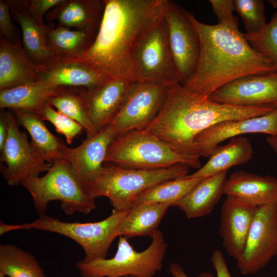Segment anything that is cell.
I'll list each match as a JSON object with an SVG mask.
<instances>
[{
  "instance_id": "obj_1",
  "label": "cell",
  "mask_w": 277,
  "mask_h": 277,
  "mask_svg": "<svg viewBox=\"0 0 277 277\" xmlns=\"http://www.w3.org/2000/svg\"><path fill=\"white\" fill-rule=\"evenodd\" d=\"M200 41L199 60L194 74L182 85L206 97L223 85L251 74L277 71L255 51L239 28L238 18L208 25L189 13Z\"/></svg>"
},
{
  "instance_id": "obj_2",
  "label": "cell",
  "mask_w": 277,
  "mask_h": 277,
  "mask_svg": "<svg viewBox=\"0 0 277 277\" xmlns=\"http://www.w3.org/2000/svg\"><path fill=\"white\" fill-rule=\"evenodd\" d=\"M276 108L277 104L249 107L220 104L177 83L168 86L160 112L144 130L181 154L199 157L194 140L206 129L225 121L264 115Z\"/></svg>"
},
{
  "instance_id": "obj_3",
  "label": "cell",
  "mask_w": 277,
  "mask_h": 277,
  "mask_svg": "<svg viewBox=\"0 0 277 277\" xmlns=\"http://www.w3.org/2000/svg\"><path fill=\"white\" fill-rule=\"evenodd\" d=\"M104 2L102 19L93 43L73 58L86 63L108 78L132 77L130 71L132 47L141 34L164 14L167 0H104Z\"/></svg>"
},
{
  "instance_id": "obj_4",
  "label": "cell",
  "mask_w": 277,
  "mask_h": 277,
  "mask_svg": "<svg viewBox=\"0 0 277 277\" xmlns=\"http://www.w3.org/2000/svg\"><path fill=\"white\" fill-rule=\"evenodd\" d=\"M189 168L179 164L167 168L146 170L105 164L85 188L92 198L105 196L113 209L128 210L142 192L162 182L187 176Z\"/></svg>"
},
{
  "instance_id": "obj_5",
  "label": "cell",
  "mask_w": 277,
  "mask_h": 277,
  "mask_svg": "<svg viewBox=\"0 0 277 277\" xmlns=\"http://www.w3.org/2000/svg\"><path fill=\"white\" fill-rule=\"evenodd\" d=\"M200 157L181 154L155 136L133 130L116 136L109 145L104 163L122 167L154 170L179 164L200 168Z\"/></svg>"
},
{
  "instance_id": "obj_6",
  "label": "cell",
  "mask_w": 277,
  "mask_h": 277,
  "mask_svg": "<svg viewBox=\"0 0 277 277\" xmlns=\"http://www.w3.org/2000/svg\"><path fill=\"white\" fill-rule=\"evenodd\" d=\"M32 196L39 215L45 214L48 203L61 202L66 214H88L96 208L92 198L81 183L72 166L65 159L54 163L43 176L23 181L21 184Z\"/></svg>"
},
{
  "instance_id": "obj_7",
  "label": "cell",
  "mask_w": 277,
  "mask_h": 277,
  "mask_svg": "<svg viewBox=\"0 0 277 277\" xmlns=\"http://www.w3.org/2000/svg\"><path fill=\"white\" fill-rule=\"evenodd\" d=\"M130 71L137 83L168 86L181 83L169 47L164 14L147 27L134 43L130 53Z\"/></svg>"
},
{
  "instance_id": "obj_8",
  "label": "cell",
  "mask_w": 277,
  "mask_h": 277,
  "mask_svg": "<svg viewBox=\"0 0 277 277\" xmlns=\"http://www.w3.org/2000/svg\"><path fill=\"white\" fill-rule=\"evenodd\" d=\"M118 237L117 249L113 258L75 264L81 276L154 277L162 270L167 244L160 230H156L151 243L142 252L136 251L125 237Z\"/></svg>"
},
{
  "instance_id": "obj_9",
  "label": "cell",
  "mask_w": 277,
  "mask_h": 277,
  "mask_svg": "<svg viewBox=\"0 0 277 277\" xmlns=\"http://www.w3.org/2000/svg\"><path fill=\"white\" fill-rule=\"evenodd\" d=\"M129 212V209H113L106 219L88 223L67 222L44 214L26 225L28 230L34 228L55 232L73 240L85 252V258L82 261L89 263L106 259L112 242L119 236L120 225Z\"/></svg>"
},
{
  "instance_id": "obj_10",
  "label": "cell",
  "mask_w": 277,
  "mask_h": 277,
  "mask_svg": "<svg viewBox=\"0 0 277 277\" xmlns=\"http://www.w3.org/2000/svg\"><path fill=\"white\" fill-rule=\"evenodd\" d=\"M6 115L8 134L1 151V163L5 164L1 171L8 184L14 186L48 171L52 165L37 154L26 133L19 130L14 114L6 112Z\"/></svg>"
},
{
  "instance_id": "obj_11",
  "label": "cell",
  "mask_w": 277,
  "mask_h": 277,
  "mask_svg": "<svg viewBox=\"0 0 277 277\" xmlns=\"http://www.w3.org/2000/svg\"><path fill=\"white\" fill-rule=\"evenodd\" d=\"M188 11L168 1L164 16L170 50L184 84L194 74L200 54V41Z\"/></svg>"
},
{
  "instance_id": "obj_12",
  "label": "cell",
  "mask_w": 277,
  "mask_h": 277,
  "mask_svg": "<svg viewBox=\"0 0 277 277\" xmlns=\"http://www.w3.org/2000/svg\"><path fill=\"white\" fill-rule=\"evenodd\" d=\"M168 86L136 83L109 125L117 136L144 130L156 116L164 103Z\"/></svg>"
},
{
  "instance_id": "obj_13",
  "label": "cell",
  "mask_w": 277,
  "mask_h": 277,
  "mask_svg": "<svg viewBox=\"0 0 277 277\" xmlns=\"http://www.w3.org/2000/svg\"><path fill=\"white\" fill-rule=\"evenodd\" d=\"M276 204H270L257 210L244 250L236 260L237 267L243 275L255 273L277 255Z\"/></svg>"
},
{
  "instance_id": "obj_14",
  "label": "cell",
  "mask_w": 277,
  "mask_h": 277,
  "mask_svg": "<svg viewBox=\"0 0 277 277\" xmlns=\"http://www.w3.org/2000/svg\"><path fill=\"white\" fill-rule=\"evenodd\" d=\"M136 83L130 76H120L109 78L94 88L77 89L97 132L110 123Z\"/></svg>"
},
{
  "instance_id": "obj_15",
  "label": "cell",
  "mask_w": 277,
  "mask_h": 277,
  "mask_svg": "<svg viewBox=\"0 0 277 277\" xmlns=\"http://www.w3.org/2000/svg\"><path fill=\"white\" fill-rule=\"evenodd\" d=\"M208 98L239 107L277 104V71L238 78L217 89Z\"/></svg>"
},
{
  "instance_id": "obj_16",
  "label": "cell",
  "mask_w": 277,
  "mask_h": 277,
  "mask_svg": "<svg viewBox=\"0 0 277 277\" xmlns=\"http://www.w3.org/2000/svg\"><path fill=\"white\" fill-rule=\"evenodd\" d=\"M250 133L277 136V108L264 115L225 121L206 129L195 138L196 155L209 157L223 141Z\"/></svg>"
},
{
  "instance_id": "obj_17",
  "label": "cell",
  "mask_w": 277,
  "mask_h": 277,
  "mask_svg": "<svg viewBox=\"0 0 277 277\" xmlns=\"http://www.w3.org/2000/svg\"><path fill=\"white\" fill-rule=\"evenodd\" d=\"M37 74L38 80L54 88L89 89L109 79L82 61L63 57L38 66Z\"/></svg>"
},
{
  "instance_id": "obj_18",
  "label": "cell",
  "mask_w": 277,
  "mask_h": 277,
  "mask_svg": "<svg viewBox=\"0 0 277 277\" xmlns=\"http://www.w3.org/2000/svg\"><path fill=\"white\" fill-rule=\"evenodd\" d=\"M116 136L108 125L79 146L64 147L63 159L72 166L84 187L103 168L108 147Z\"/></svg>"
},
{
  "instance_id": "obj_19",
  "label": "cell",
  "mask_w": 277,
  "mask_h": 277,
  "mask_svg": "<svg viewBox=\"0 0 277 277\" xmlns=\"http://www.w3.org/2000/svg\"><path fill=\"white\" fill-rule=\"evenodd\" d=\"M258 208L226 196L220 212L219 233L223 246L236 260L242 254Z\"/></svg>"
},
{
  "instance_id": "obj_20",
  "label": "cell",
  "mask_w": 277,
  "mask_h": 277,
  "mask_svg": "<svg viewBox=\"0 0 277 277\" xmlns=\"http://www.w3.org/2000/svg\"><path fill=\"white\" fill-rule=\"evenodd\" d=\"M223 194L257 208L277 203V179L244 171L232 173L226 180Z\"/></svg>"
},
{
  "instance_id": "obj_21",
  "label": "cell",
  "mask_w": 277,
  "mask_h": 277,
  "mask_svg": "<svg viewBox=\"0 0 277 277\" xmlns=\"http://www.w3.org/2000/svg\"><path fill=\"white\" fill-rule=\"evenodd\" d=\"M105 9L104 0H64L45 15L59 26L97 34Z\"/></svg>"
},
{
  "instance_id": "obj_22",
  "label": "cell",
  "mask_w": 277,
  "mask_h": 277,
  "mask_svg": "<svg viewBox=\"0 0 277 277\" xmlns=\"http://www.w3.org/2000/svg\"><path fill=\"white\" fill-rule=\"evenodd\" d=\"M37 69L21 42L13 43L0 35V90L38 81Z\"/></svg>"
},
{
  "instance_id": "obj_23",
  "label": "cell",
  "mask_w": 277,
  "mask_h": 277,
  "mask_svg": "<svg viewBox=\"0 0 277 277\" xmlns=\"http://www.w3.org/2000/svg\"><path fill=\"white\" fill-rule=\"evenodd\" d=\"M6 1L13 20L20 26L22 45L30 60L37 66H41L54 57L46 41V34L50 29L54 27V24L39 25L14 0Z\"/></svg>"
},
{
  "instance_id": "obj_24",
  "label": "cell",
  "mask_w": 277,
  "mask_h": 277,
  "mask_svg": "<svg viewBox=\"0 0 277 277\" xmlns=\"http://www.w3.org/2000/svg\"><path fill=\"white\" fill-rule=\"evenodd\" d=\"M68 88H54L41 81L0 90V108L22 110L39 115L49 100Z\"/></svg>"
},
{
  "instance_id": "obj_25",
  "label": "cell",
  "mask_w": 277,
  "mask_h": 277,
  "mask_svg": "<svg viewBox=\"0 0 277 277\" xmlns=\"http://www.w3.org/2000/svg\"><path fill=\"white\" fill-rule=\"evenodd\" d=\"M11 111L30 134L31 146L39 157L52 165L64 159L63 150L66 145L50 132L39 114L22 110Z\"/></svg>"
},
{
  "instance_id": "obj_26",
  "label": "cell",
  "mask_w": 277,
  "mask_h": 277,
  "mask_svg": "<svg viewBox=\"0 0 277 277\" xmlns=\"http://www.w3.org/2000/svg\"><path fill=\"white\" fill-rule=\"evenodd\" d=\"M253 153L252 145L248 138L242 136L231 138L227 144L217 146L207 162L187 177L203 179L227 171L231 167L248 162L252 158Z\"/></svg>"
},
{
  "instance_id": "obj_27",
  "label": "cell",
  "mask_w": 277,
  "mask_h": 277,
  "mask_svg": "<svg viewBox=\"0 0 277 277\" xmlns=\"http://www.w3.org/2000/svg\"><path fill=\"white\" fill-rule=\"evenodd\" d=\"M227 171L203 178L177 205L188 219L210 213L223 194Z\"/></svg>"
},
{
  "instance_id": "obj_28",
  "label": "cell",
  "mask_w": 277,
  "mask_h": 277,
  "mask_svg": "<svg viewBox=\"0 0 277 277\" xmlns=\"http://www.w3.org/2000/svg\"><path fill=\"white\" fill-rule=\"evenodd\" d=\"M169 207L168 205L157 204L132 207L120 225L119 236L127 239L137 236L152 238Z\"/></svg>"
},
{
  "instance_id": "obj_29",
  "label": "cell",
  "mask_w": 277,
  "mask_h": 277,
  "mask_svg": "<svg viewBox=\"0 0 277 277\" xmlns=\"http://www.w3.org/2000/svg\"><path fill=\"white\" fill-rule=\"evenodd\" d=\"M96 34L57 26L50 29L46 35L47 46L55 57L74 58L93 43Z\"/></svg>"
},
{
  "instance_id": "obj_30",
  "label": "cell",
  "mask_w": 277,
  "mask_h": 277,
  "mask_svg": "<svg viewBox=\"0 0 277 277\" xmlns=\"http://www.w3.org/2000/svg\"><path fill=\"white\" fill-rule=\"evenodd\" d=\"M185 177L167 181L148 189L134 201L133 206L143 204H166L170 206L177 204L202 180Z\"/></svg>"
},
{
  "instance_id": "obj_31",
  "label": "cell",
  "mask_w": 277,
  "mask_h": 277,
  "mask_svg": "<svg viewBox=\"0 0 277 277\" xmlns=\"http://www.w3.org/2000/svg\"><path fill=\"white\" fill-rule=\"evenodd\" d=\"M0 272L9 277H46L31 253L11 244L0 245Z\"/></svg>"
},
{
  "instance_id": "obj_32",
  "label": "cell",
  "mask_w": 277,
  "mask_h": 277,
  "mask_svg": "<svg viewBox=\"0 0 277 277\" xmlns=\"http://www.w3.org/2000/svg\"><path fill=\"white\" fill-rule=\"evenodd\" d=\"M77 89L67 88L61 94L51 97L49 103L58 111L80 124L86 132V138H89L97 131L88 116Z\"/></svg>"
},
{
  "instance_id": "obj_33",
  "label": "cell",
  "mask_w": 277,
  "mask_h": 277,
  "mask_svg": "<svg viewBox=\"0 0 277 277\" xmlns=\"http://www.w3.org/2000/svg\"><path fill=\"white\" fill-rule=\"evenodd\" d=\"M243 34L251 46L268 58L277 69V10L261 30Z\"/></svg>"
},
{
  "instance_id": "obj_34",
  "label": "cell",
  "mask_w": 277,
  "mask_h": 277,
  "mask_svg": "<svg viewBox=\"0 0 277 277\" xmlns=\"http://www.w3.org/2000/svg\"><path fill=\"white\" fill-rule=\"evenodd\" d=\"M235 11L241 16L246 33H254L267 24L264 2L262 0H233Z\"/></svg>"
},
{
  "instance_id": "obj_35",
  "label": "cell",
  "mask_w": 277,
  "mask_h": 277,
  "mask_svg": "<svg viewBox=\"0 0 277 277\" xmlns=\"http://www.w3.org/2000/svg\"><path fill=\"white\" fill-rule=\"evenodd\" d=\"M39 115L43 120L50 122L58 133L64 135L69 144H72L74 138L84 129L77 122L54 110L49 103L43 107Z\"/></svg>"
},
{
  "instance_id": "obj_36",
  "label": "cell",
  "mask_w": 277,
  "mask_h": 277,
  "mask_svg": "<svg viewBox=\"0 0 277 277\" xmlns=\"http://www.w3.org/2000/svg\"><path fill=\"white\" fill-rule=\"evenodd\" d=\"M64 0H14L38 25H44V16Z\"/></svg>"
},
{
  "instance_id": "obj_37",
  "label": "cell",
  "mask_w": 277,
  "mask_h": 277,
  "mask_svg": "<svg viewBox=\"0 0 277 277\" xmlns=\"http://www.w3.org/2000/svg\"><path fill=\"white\" fill-rule=\"evenodd\" d=\"M9 5L6 0H0V33L10 42L21 41L20 31L13 22Z\"/></svg>"
},
{
  "instance_id": "obj_38",
  "label": "cell",
  "mask_w": 277,
  "mask_h": 277,
  "mask_svg": "<svg viewBox=\"0 0 277 277\" xmlns=\"http://www.w3.org/2000/svg\"><path fill=\"white\" fill-rule=\"evenodd\" d=\"M212 9L218 19L219 23L233 19L235 7L233 0H210Z\"/></svg>"
},
{
  "instance_id": "obj_39",
  "label": "cell",
  "mask_w": 277,
  "mask_h": 277,
  "mask_svg": "<svg viewBox=\"0 0 277 277\" xmlns=\"http://www.w3.org/2000/svg\"><path fill=\"white\" fill-rule=\"evenodd\" d=\"M211 261L215 270L217 277H231L221 250L216 249L213 251Z\"/></svg>"
},
{
  "instance_id": "obj_40",
  "label": "cell",
  "mask_w": 277,
  "mask_h": 277,
  "mask_svg": "<svg viewBox=\"0 0 277 277\" xmlns=\"http://www.w3.org/2000/svg\"><path fill=\"white\" fill-rule=\"evenodd\" d=\"M169 270L173 277H189L182 266L177 263H171L169 266ZM197 277H214V276L210 272H205L200 273Z\"/></svg>"
},
{
  "instance_id": "obj_41",
  "label": "cell",
  "mask_w": 277,
  "mask_h": 277,
  "mask_svg": "<svg viewBox=\"0 0 277 277\" xmlns=\"http://www.w3.org/2000/svg\"><path fill=\"white\" fill-rule=\"evenodd\" d=\"M8 134V124L6 111L1 109L0 112V151L3 149Z\"/></svg>"
},
{
  "instance_id": "obj_42",
  "label": "cell",
  "mask_w": 277,
  "mask_h": 277,
  "mask_svg": "<svg viewBox=\"0 0 277 277\" xmlns=\"http://www.w3.org/2000/svg\"><path fill=\"white\" fill-rule=\"evenodd\" d=\"M15 230H28L26 224L21 225H8L3 223L2 221L0 222V235Z\"/></svg>"
},
{
  "instance_id": "obj_43",
  "label": "cell",
  "mask_w": 277,
  "mask_h": 277,
  "mask_svg": "<svg viewBox=\"0 0 277 277\" xmlns=\"http://www.w3.org/2000/svg\"><path fill=\"white\" fill-rule=\"evenodd\" d=\"M266 142L273 151L277 154V136H270L267 137Z\"/></svg>"
},
{
  "instance_id": "obj_44",
  "label": "cell",
  "mask_w": 277,
  "mask_h": 277,
  "mask_svg": "<svg viewBox=\"0 0 277 277\" xmlns=\"http://www.w3.org/2000/svg\"><path fill=\"white\" fill-rule=\"evenodd\" d=\"M267 2L273 8H277V0H270Z\"/></svg>"
},
{
  "instance_id": "obj_45",
  "label": "cell",
  "mask_w": 277,
  "mask_h": 277,
  "mask_svg": "<svg viewBox=\"0 0 277 277\" xmlns=\"http://www.w3.org/2000/svg\"><path fill=\"white\" fill-rule=\"evenodd\" d=\"M275 215L276 224V226H277V203L275 205Z\"/></svg>"
},
{
  "instance_id": "obj_46",
  "label": "cell",
  "mask_w": 277,
  "mask_h": 277,
  "mask_svg": "<svg viewBox=\"0 0 277 277\" xmlns=\"http://www.w3.org/2000/svg\"><path fill=\"white\" fill-rule=\"evenodd\" d=\"M0 277H6V275L0 272Z\"/></svg>"
},
{
  "instance_id": "obj_47",
  "label": "cell",
  "mask_w": 277,
  "mask_h": 277,
  "mask_svg": "<svg viewBox=\"0 0 277 277\" xmlns=\"http://www.w3.org/2000/svg\"><path fill=\"white\" fill-rule=\"evenodd\" d=\"M126 277H134V276H126Z\"/></svg>"
}]
</instances>
